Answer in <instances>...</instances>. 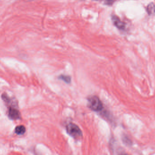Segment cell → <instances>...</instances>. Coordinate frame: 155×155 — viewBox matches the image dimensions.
I'll return each mask as SVG.
<instances>
[{
    "mask_svg": "<svg viewBox=\"0 0 155 155\" xmlns=\"http://www.w3.org/2000/svg\"><path fill=\"white\" fill-rule=\"evenodd\" d=\"M2 100L5 102L6 104H11V101H12V100H11V98L6 94L5 93H4V94H3L2 95Z\"/></svg>",
    "mask_w": 155,
    "mask_h": 155,
    "instance_id": "9c48e42d",
    "label": "cell"
},
{
    "mask_svg": "<svg viewBox=\"0 0 155 155\" xmlns=\"http://www.w3.org/2000/svg\"><path fill=\"white\" fill-rule=\"evenodd\" d=\"M118 155H130L128 154L127 153H124V152H123V153H120Z\"/></svg>",
    "mask_w": 155,
    "mask_h": 155,
    "instance_id": "8fae6325",
    "label": "cell"
},
{
    "mask_svg": "<svg viewBox=\"0 0 155 155\" xmlns=\"http://www.w3.org/2000/svg\"><path fill=\"white\" fill-rule=\"evenodd\" d=\"M26 132V128L24 125L17 126L15 129V133L19 136L23 135Z\"/></svg>",
    "mask_w": 155,
    "mask_h": 155,
    "instance_id": "5b68a950",
    "label": "cell"
},
{
    "mask_svg": "<svg viewBox=\"0 0 155 155\" xmlns=\"http://www.w3.org/2000/svg\"><path fill=\"white\" fill-rule=\"evenodd\" d=\"M66 131L69 135L73 138L78 139L83 135L82 131L79 127L73 123H70L66 126Z\"/></svg>",
    "mask_w": 155,
    "mask_h": 155,
    "instance_id": "7a4b0ae2",
    "label": "cell"
},
{
    "mask_svg": "<svg viewBox=\"0 0 155 155\" xmlns=\"http://www.w3.org/2000/svg\"><path fill=\"white\" fill-rule=\"evenodd\" d=\"M147 11L148 14L150 15H155V5L153 3H151L147 5Z\"/></svg>",
    "mask_w": 155,
    "mask_h": 155,
    "instance_id": "52a82bcc",
    "label": "cell"
},
{
    "mask_svg": "<svg viewBox=\"0 0 155 155\" xmlns=\"http://www.w3.org/2000/svg\"><path fill=\"white\" fill-rule=\"evenodd\" d=\"M100 1H104V3H105L107 5H111L116 0H100Z\"/></svg>",
    "mask_w": 155,
    "mask_h": 155,
    "instance_id": "30bf717a",
    "label": "cell"
},
{
    "mask_svg": "<svg viewBox=\"0 0 155 155\" xmlns=\"http://www.w3.org/2000/svg\"><path fill=\"white\" fill-rule=\"evenodd\" d=\"M8 117L11 120H19L21 118L20 111L14 107H10L8 112Z\"/></svg>",
    "mask_w": 155,
    "mask_h": 155,
    "instance_id": "3957f363",
    "label": "cell"
},
{
    "mask_svg": "<svg viewBox=\"0 0 155 155\" xmlns=\"http://www.w3.org/2000/svg\"><path fill=\"white\" fill-rule=\"evenodd\" d=\"M59 78L66 84H70L71 81V78L70 76L66 75H61L59 77Z\"/></svg>",
    "mask_w": 155,
    "mask_h": 155,
    "instance_id": "ba28073f",
    "label": "cell"
},
{
    "mask_svg": "<svg viewBox=\"0 0 155 155\" xmlns=\"http://www.w3.org/2000/svg\"><path fill=\"white\" fill-rule=\"evenodd\" d=\"M88 106L91 110L95 112L102 111L104 108L103 103L97 96H93L88 98Z\"/></svg>",
    "mask_w": 155,
    "mask_h": 155,
    "instance_id": "6da1fadb",
    "label": "cell"
},
{
    "mask_svg": "<svg viewBox=\"0 0 155 155\" xmlns=\"http://www.w3.org/2000/svg\"><path fill=\"white\" fill-rule=\"evenodd\" d=\"M112 20L114 25L119 30L124 31L126 29V25L124 22L122 21L119 17L115 15L112 16Z\"/></svg>",
    "mask_w": 155,
    "mask_h": 155,
    "instance_id": "277c9868",
    "label": "cell"
},
{
    "mask_svg": "<svg viewBox=\"0 0 155 155\" xmlns=\"http://www.w3.org/2000/svg\"><path fill=\"white\" fill-rule=\"evenodd\" d=\"M122 140H123L124 144L127 146L130 147L133 145V142H132L131 139L129 138V137L127 136V135H124L123 136Z\"/></svg>",
    "mask_w": 155,
    "mask_h": 155,
    "instance_id": "8992f818",
    "label": "cell"
}]
</instances>
